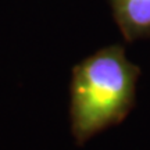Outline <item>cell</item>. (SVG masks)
<instances>
[{
	"label": "cell",
	"instance_id": "7a4b0ae2",
	"mask_svg": "<svg viewBox=\"0 0 150 150\" xmlns=\"http://www.w3.org/2000/svg\"><path fill=\"white\" fill-rule=\"evenodd\" d=\"M110 6L127 42L150 38V0H110Z\"/></svg>",
	"mask_w": 150,
	"mask_h": 150
},
{
	"label": "cell",
	"instance_id": "6da1fadb",
	"mask_svg": "<svg viewBox=\"0 0 150 150\" xmlns=\"http://www.w3.org/2000/svg\"><path fill=\"white\" fill-rule=\"evenodd\" d=\"M140 68L121 45L97 50L74 67L70 83L71 134L76 145L121 124L135 106Z\"/></svg>",
	"mask_w": 150,
	"mask_h": 150
}]
</instances>
